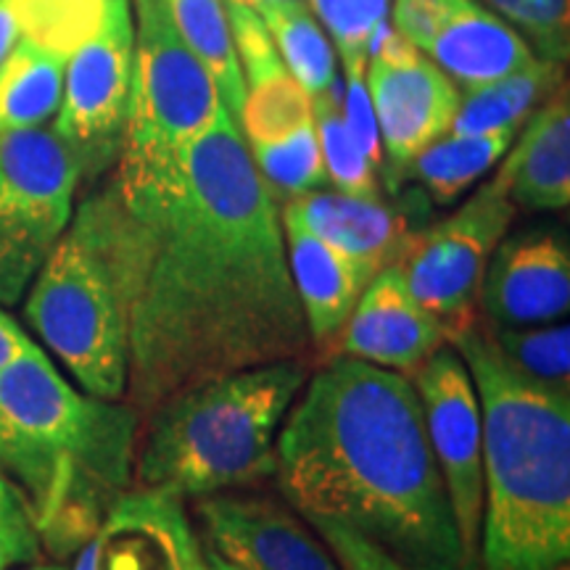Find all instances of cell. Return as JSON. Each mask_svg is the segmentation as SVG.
I'll return each mask as SVG.
<instances>
[{
  "instance_id": "obj_5",
  "label": "cell",
  "mask_w": 570,
  "mask_h": 570,
  "mask_svg": "<svg viewBox=\"0 0 570 570\" xmlns=\"http://www.w3.org/2000/svg\"><path fill=\"white\" fill-rule=\"evenodd\" d=\"M306 375V362L285 360L169 396L135 454L140 487L204 499L275 475L277 433Z\"/></svg>"
},
{
  "instance_id": "obj_39",
  "label": "cell",
  "mask_w": 570,
  "mask_h": 570,
  "mask_svg": "<svg viewBox=\"0 0 570 570\" xmlns=\"http://www.w3.org/2000/svg\"><path fill=\"white\" fill-rule=\"evenodd\" d=\"M204 570H238V568H233L230 562H225L223 558H219V554H214L212 550H206V554H204Z\"/></svg>"
},
{
  "instance_id": "obj_24",
  "label": "cell",
  "mask_w": 570,
  "mask_h": 570,
  "mask_svg": "<svg viewBox=\"0 0 570 570\" xmlns=\"http://www.w3.org/2000/svg\"><path fill=\"white\" fill-rule=\"evenodd\" d=\"M169 17L180 32L185 46L196 53L217 85L225 109L238 122L244 109L246 85L240 75L238 53L233 46L230 21H227L223 0H167Z\"/></svg>"
},
{
  "instance_id": "obj_29",
  "label": "cell",
  "mask_w": 570,
  "mask_h": 570,
  "mask_svg": "<svg viewBox=\"0 0 570 570\" xmlns=\"http://www.w3.org/2000/svg\"><path fill=\"white\" fill-rule=\"evenodd\" d=\"M248 151L273 196L296 198L320 190L327 183L315 125L304 127L285 140L248 146Z\"/></svg>"
},
{
  "instance_id": "obj_19",
  "label": "cell",
  "mask_w": 570,
  "mask_h": 570,
  "mask_svg": "<svg viewBox=\"0 0 570 570\" xmlns=\"http://www.w3.org/2000/svg\"><path fill=\"white\" fill-rule=\"evenodd\" d=\"M281 223L291 281H294L309 336L315 346H327V341L341 331L354 304L360 302L362 291L375 275L352 256L325 244L296 219L281 214Z\"/></svg>"
},
{
  "instance_id": "obj_27",
  "label": "cell",
  "mask_w": 570,
  "mask_h": 570,
  "mask_svg": "<svg viewBox=\"0 0 570 570\" xmlns=\"http://www.w3.org/2000/svg\"><path fill=\"white\" fill-rule=\"evenodd\" d=\"M312 109H315L320 154H323L327 180L336 185L341 194L381 196L377 194V169L362 154V148L356 146V140L344 122L338 77L331 88L312 98Z\"/></svg>"
},
{
  "instance_id": "obj_9",
  "label": "cell",
  "mask_w": 570,
  "mask_h": 570,
  "mask_svg": "<svg viewBox=\"0 0 570 570\" xmlns=\"http://www.w3.org/2000/svg\"><path fill=\"white\" fill-rule=\"evenodd\" d=\"M132 0H104L101 27L69 56L53 132L80 169L96 183L117 167L132 90Z\"/></svg>"
},
{
  "instance_id": "obj_6",
  "label": "cell",
  "mask_w": 570,
  "mask_h": 570,
  "mask_svg": "<svg viewBox=\"0 0 570 570\" xmlns=\"http://www.w3.org/2000/svg\"><path fill=\"white\" fill-rule=\"evenodd\" d=\"M27 325L77 386L122 399L130 367V315L114 252L111 188L85 198L27 288Z\"/></svg>"
},
{
  "instance_id": "obj_36",
  "label": "cell",
  "mask_w": 570,
  "mask_h": 570,
  "mask_svg": "<svg viewBox=\"0 0 570 570\" xmlns=\"http://www.w3.org/2000/svg\"><path fill=\"white\" fill-rule=\"evenodd\" d=\"M40 558L38 533H0V570Z\"/></svg>"
},
{
  "instance_id": "obj_11",
  "label": "cell",
  "mask_w": 570,
  "mask_h": 570,
  "mask_svg": "<svg viewBox=\"0 0 570 570\" xmlns=\"http://www.w3.org/2000/svg\"><path fill=\"white\" fill-rule=\"evenodd\" d=\"M420 404L433 458L439 462L454 523L468 558L479 566L483 518V436L481 404L465 360L446 344L410 375Z\"/></svg>"
},
{
  "instance_id": "obj_32",
  "label": "cell",
  "mask_w": 570,
  "mask_h": 570,
  "mask_svg": "<svg viewBox=\"0 0 570 570\" xmlns=\"http://www.w3.org/2000/svg\"><path fill=\"white\" fill-rule=\"evenodd\" d=\"M391 0H336L325 27L338 46L341 61H367V40L383 19Z\"/></svg>"
},
{
  "instance_id": "obj_33",
  "label": "cell",
  "mask_w": 570,
  "mask_h": 570,
  "mask_svg": "<svg viewBox=\"0 0 570 570\" xmlns=\"http://www.w3.org/2000/svg\"><path fill=\"white\" fill-rule=\"evenodd\" d=\"M312 525L320 533V539L325 541L327 550L333 552V558L338 562V570H407L402 562L391 558L386 550L356 533L348 525L338 523V520L327 518H312Z\"/></svg>"
},
{
  "instance_id": "obj_31",
  "label": "cell",
  "mask_w": 570,
  "mask_h": 570,
  "mask_svg": "<svg viewBox=\"0 0 570 570\" xmlns=\"http://www.w3.org/2000/svg\"><path fill=\"white\" fill-rule=\"evenodd\" d=\"M367 61H344V85H341V111L344 122L362 148V154L373 161L375 169L383 167V146L377 132V119L370 101V90L365 80Z\"/></svg>"
},
{
  "instance_id": "obj_23",
  "label": "cell",
  "mask_w": 570,
  "mask_h": 570,
  "mask_svg": "<svg viewBox=\"0 0 570 570\" xmlns=\"http://www.w3.org/2000/svg\"><path fill=\"white\" fill-rule=\"evenodd\" d=\"M518 130H499L483 135L446 132L423 148L415 159L399 169L396 185L404 177L417 180L436 204H452L475 185L504 154L510 151Z\"/></svg>"
},
{
  "instance_id": "obj_37",
  "label": "cell",
  "mask_w": 570,
  "mask_h": 570,
  "mask_svg": "<svg viewBox=\"0 0 570 570\" xmlns=\"http://www.w3.org/2000/svg\"><path fill=\"white\" fill-rule=\"evenodd\" d=\"M30 344L32 338L27 336L24 327L0 306V370L9 365L13 356H19Z\"/></svg>"
},
{
  "instance_id": "obj_41",
  "label": "cell",
  "mask_w": 570,
  "mask_h": 570,
  "mask_svg": "<svg viewBox=\"0 0 570 570\" xmlns=\"http://www.w3.org/2000/svg\"><path fill=\"white\" fill-rule=\"evenodd\" d=\"M24 570H63L61 566H32V568H24Z\"/></svg>"
},
{
  "instance_id": "obj_17",
  "label": "cell",
  "mask_w": 570,
  "mask_h": 570,
  "mask_svg": "<svg viewBox=\"0 0 570 570\" xmlns=\"http://www.w3.org/2000/svg\"><path fill=\"white\" fill-rule=\"evenodd\" d=\"M281 214L352 256L373 275L396 265L412 233H417L404 206H391L381 196H348L341 190H312L288 198Z\"/></svg>"
},
{
  "instance_id": "obj_22",
  "label": "cell",
  "mask_w": 570,
  "mask_h": 570,
  "mask_svg": "<svg viewBox=\"0 0 570 570\" xmlns=\"http://www.w3.org/2000/svg\"><path fill=\"white\" fill-rule=\"evenodd\" d=\"M67 61V56L19 38L0 67V140L51 122L61 104Z\"/></svg>"
},
{
  "instance_id": "obj_12",
  "label": "cell",
  "mask_w": 570,
  "mask_h": 570,
  "mask_svg": "<svg viewBox=\"0 0 570 570\" xmlns=\"http://www.w3.org/2000/svg\"><path fill=\"white\" fill-rule=\"evenodd\" d=\"M198 518L206 550L238 570H338L325 541L273 499L223 491L198 502Z\"/></svg>"
},
{
  "instance_id": "obj_25",
  "label": "cell",
  "mask_w": 570,
  "mask_h": 570,
  "mask_svg": "<svg viewBox=\"0 0 570 570\" xmlns=\"http://www.w3.org/2000/svg\"><path fill=\"white\" fill-rule=\"evenodd\" d=\"M254 11L265 21L283 63L312 98L336 82L333 42L306 0L259 3Z\"/></svg>"
},
{
  "instance_id": "obj_10",
  "label": "cell",
  "mask_w": 570,
  "mask_h": 570,
  "mask_svg": "<svg viewBox=\"0 0 570 570\" xmlns=\"http://www.w3.org/2000/svg\"><path fill=\"white\" fill-rule=\"evenodd\" d=\"M518 206L494 175L452 217L412 233L399 256L410 291L449 336L475 323L487 265L510 230Z\"/></svg>"
},
{
  "instance_id": "obj_1",
  "label": "cell",
  "mask_w": 570,
  "mask_h": 570,
  "mask_svg": "<svg viewBox=\"0 0 570 570\" xmlns=\"http://www.w3.org/2000/svg\"><path fill=\"white\" fill-rule=\"evenodd\" d=\"M109 188L138 417L214 377L309 360L281 212L225 106L177 159Z\"/></svg>"
},
{
  "instance_id": "obj_3",
  "label": "cell",
  "mask_w": 570,
  "mask_h": 570,
  "mask_svg": "<svg viewBox=\"0 0 570 570\" xmlns=\"http://www.w3.org/2000/svg\"><path fill=\"white\" fill-rule=\"evenodd\" d=\"M138 412L71 386L30 344L0 370V473L30 502L40 547L80 552L132 487Z\"/></svg>"
},
{
  "instance_id": "obj_13",
  "label": "cell",
  "mask_w": 570,
  "mask_h": 570,
  "mask_svg": "<svg viewBox=\"0 0 570 570\" xmlns=\"http://www.w3.org/2000/svg\"><path fill=\"white\" fill-rule=\"evenodd\" d=\"M75 570H204V554L180 497L140 487L111 504Z\"/></svg>"
},
{
  "instance_id": "obj_42",
  "label": "cell",
  "mask_w": 570,
  "mask_h": 570,
  "mask_svg": "<svg viewBox=\"0 0 570 570\" xmlns=\"http://www.w3.org/2000/svg\"><path fill=\"white\" fill-rule=\"evenodd\" d=\"M554 570H568V566H560V568H554Z\"/></svg>"
},
{
  "instance_id": "obj_8",
  "label": "cell",
  "mask_w": 570,
  "mask_h": 570,
  "mask_svg": "<svg viewBox=\"0 0 570 570\" xmlns=\"http://www.w3.org/2000/svg\"><path fill=\"white\" fill-rule=\"evenodd\" d=\"M80 169L53 127L0 140V306L24 298L75 214Z\"/></svg>"
},
{
  "instance_id": "obj_35",
  "label": "cell",
  "mask_w": 570,
  "mask_h": 570,
  "mask_svg": "<svg viewBox=\"0 0 570 570\" xmlns=\"http://www.w3.org/2000/svg\"><path fill=\"white\" fill-rule=\"evenodd\" d=\"M0 533H38L24 494L9 475L0 473Z\"/></svg>"
},
{
  "instance_id": "obj_28",
  "label": "cell",
  "mask_w": 570,
  "mask_h": 570,
  "mask_svg": "<svg viewBox=\"0 0 570 570\" xmlns=\"http://www.w3.org/2000/svg\"><path fill=\"white\" fill-rule=\"evenodd\" d=\"M19 38L69 56L101 27L104 0H11Z\"/></svg>"
},
{
  "instance_id": "obj_16",
  "label": "cell",
  "mask_w": 570,
  "mask_h": 570,
  "mask_svg": "<svg viewBox=\"0 0 570 570\" xmlns=\"http://www.w3.org/2000/svg\"><path fill=\"white\" fill-rule=\"evenodd\" d=\"M489 323L523 327L558 323L570 309V248L558 233L502 238L481 281Z\"/></svg>"
},
{
  "instance_id": "obj_26",
  "label": "cell",
  "mask_w": 570,
  "mask_h": 570,
  "mask_svg": "<svg viewBox=\"0 0 570 570\" xmlns=\"http://www.w3.org/2000/svg\"><path fill=\"white\" fill-rule=\"evenodd\" d=\"M502 360L518 375L541 389L570 394V327L568 323L499 327L487 325Z\"/></svg>"
},
{
  "instance_id": "obj_7",
  "label": "cell",
  "mask_w": 570,
  "mask_h": 570,
  "mask_svg": "<svg viewBox=\"0 0 570 570\" xmlns=\"http://www.w3.org/2000/svg\"><path fill=\"white\" fill-rule=\"evenodd\" d=\"M132 90L114 175L119 180L177 159L225 106L212 75L175 30L167 0H132Z\"/></svg>"
},
{
  "instance_id": "obj_15",
  "label": "cell",
  "mask_w": 570,
  "mask_h": 570,
  "mask_svg": "<svg viewBox=\"0 0 570 570\" xmlns=\"http://www.w3.org/2000/svg\"><path fill=\"white\" fill-rule=\"evenodd\" d=\"M444 344V325L417 302L399 265L367 283L352 315L327 341L333 356H352L407 377Z\"/></svg>"
},
{
  "instance_id": "obj_20",
  "label": "cell",
  "mask_w": 570,
  "mask_h": 570,
  "mask_svg": "<svg viewBox=\"0 0 570 570\" xmlns=\"http://www.w3.org/2000/svg\"><path fill=\"white\" fill-rule=\"evenodd\" d=\"M425 56L462 90L508 77L537 59L529 42L479 0H460Z\"/></svg>"
},
{
  "instance_id": "obj_18",
  "label": "cell",
  "mask_w": 570,
  "mask_h": 570,
  "mask_svg": "<svg viewBox=\"0 0 570 570\" xmlns=\"http://www.w3.org/2000/svg\"><path fill=\"white\" fill-rule=\"evenodd\" d=\"M518 142L504 154L497 177L512 204L531 212H560L570 204V101L568 85L525 119Z\"/></svg>"
},
{
  "instance_id": "obj_30",
  "label": "cell",
  "mask_w": 570,
  "mask_h": 570,
  "mask_svg": "<svg viewBox=\"0 0 570 570\" xmlns=\"http://www.w3.org/2000/svg\"><path fill=\"white\" fill-rule=\"evenodd\" d=\"M541 59L566 63L570 56V0H483Z\"/></svg>"
},
{
  "instance_id": "obj_4",
  "label": "cell",
  "mask_w": 570,
  "mask_h": 570,
  "mask_svg": "<svg viewBox=\"0 0 570 570\" xmlns=\"http://www.w3.org/2000/svg\"><path fill=\"white\" fill-rule=\"evenodd\" d=\"M481 404L483 570H554L570 560V394L518 375L487 325L449 336Z\"/></svg>"
},
{
  "instance_id": "obj_21",
  "label": "cell",
  "mask_w": 570,
  "mask_h": 570,
  "mask_svg": "<svg viewBox=\"0 0 570 570\" xmlns=\"http://www.w3.org/2000/svg\"><path fill=\"white\" fill-rule=\"evenodd\" d=\"M566 63L533 59L529 67L460 92L449 132L483 135L499 130H518L539 104H544L562 85Z\"/></svg>"
},
{
  "instance_id": "obj_40",
  "label": "cell",
  "mask_w": 570,
  "mask_h": 570,
  "mask_svg": "<svg viewBox=\"0 0 570 570\" xmlns=\"http://www.w3.org/2000/svg\"><path fill=\"white\" fill-rule=\"evenodd\" d=\"M238 3H246V6H259V3H283V0H238Z\"/></svg>"
},
{
  "instance_id": "obj_14",
  "label": "cell",
  "mask_w": 570,
  "mask_h": 570,
  "mask_svg": "<svg viewBox=\"0 0 570 570\" xmlns=\"http://www.w3.org/2000/svg\"><path fill=\"white\" fill-rule=\"evenodd\" d=\"M365 80L389 156V185L396 188L399 169L449 132L460 88L423 51L402 61L370 59Z\"/></svg>"
},
{
  "instance_id": "obj_2",
  "label": "cell",
  "mask_w": 570,
  "mask_h": 570,
  "mask_svg": "<svg viewBox=\"0 0 570 570\" xmlns=\"http://www.w3.org/2000/svg\"><path fill=\"white\" fill-rule=\"evenodd\" d=\"M285 415L275 444L281 494L304 520H338L407 570H479L407 375L331 356Z\"/></svg>"
},
{
  "instance_id": "obj_34",
  "label": "cell",
  "mask_w": 570,
  "mask_h": 570,
  "mask_svg": "<svg viewBox=\"0 0 570 570\" xmlns=\"http://www.w3.org/2000/svg\"><path fill=\"white\" fill-rule=\"evenodd\" d=\"M458 6L460 0H394V30L425 53Z\"/></svg>"
},
{
  "instance_id": "obj_38",
  "label": "cell",
  "mask_w": 570,
  "mask_h": 570,
  "mask_svg": "<svg viewBox=\"0 0 570 570\" xmlns=\"http://www.w3.org/2000/svg\"><path fill=\"white\" fill-rule=\"evenodd\" d=\"M19 42V24L17 17H13L11 0H0V67L9 59L13 46Z\"/></svg>"
}]
</instances>
